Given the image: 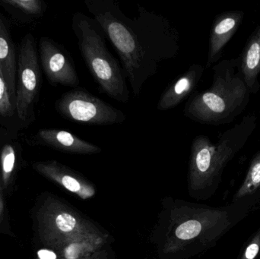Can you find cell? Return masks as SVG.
<instances>
[{
  "instance_id": "1",
  "label": "cell",
  "mask_w": 260,
  "mask_h": 259,
  "mask_svg": "<svg viewBox=\"0 0 260 259\" xmlns=\"http://www.w3.org/2000/svg\"><path fill=\"white\" fill-rule=\"evenodd\" d=\"M85 7L102 27L120 58L136 97L164 61L180 49V33L162 15L138 6L137 16H127L115 0H85Z\"/></svg>"
},
{
  "instance_id": "2",
  "label": "cell",
  "mask_w": 260,
  "mask_h": 259,
  "mask_svg": "<svg viewBox=\"0 0 260 259\" xmlns=\"http://www.w3.org/2000/svg\"><path fill=\"white\" fill-rule=\"evenodd\" d=\"M212 70L210 88L189 97L183 114L201 124H229L244 112L251 93L241 76L238 61H220Z\"/></svg>"
},
{
  "instance_id": "3",
  "label": "cell",
  "mask_w": 260,
  "mask_h": 259,
  "mask_svg": "<svg viewBox=\"0 0 260 259\" xmlns=\"http://www.w3.org/2000/svg\"><path fill=\"white\" fill-rule=\"evenodd\" d=\"M72 27L79 50L101 93L126 103L129 91L120 62L107 46L105 33L94 18L78 12L73 15Z\"/></svg>"
},
{
  "instance_id": "4",
  "label": "cell",
  "mask_w": 260,
  "mask_h": 259,
  "mask_svg": "<svg viewBox=\"0 0 260 259\" xmlns=\"http://www.w3.org/2000/svg\"><path fill=\"white\" fill-rule=\"evenodd\" d=\"M257 118L245 116L239 123L218 135L215 142L197 135L191 144L190 170L194 181L202 187L218 183L224 168L245 146L254 132Z\"/></svg>"
},
{
  "instance_id": "5",
  "label": "cell",
  "mask_w": 260,
  "mask_h": 259,
  "mask_svg": "<svg viewBox=\"0 0 260 259\" xmlns=\"http://www.w3.org/2000/svg\"><path fill=\"white\" fill-rule=\"evenodd\" d=\"M55 107L66 120L88 126L122 124L126 119L120 109L81 87L62 94L56 100Z\"/></svg>"
},
{
  "instance_id": "6",
  "label": "cell",
  "mask_w": 260,
  "mask_h": 259,
  "mask_svg": "<svg viewBox=\"0 0 260 259\" xmlns=\"http://www.w3.org/2000/svg\"><path fill=\"white\" fill-rule=\"evenodd\" d=\"M17 75L15 109L18 118L25 121L30 117L41 83L38 54L31 34L26 35L21 42Z\"/></svg>"
},
{
  "instance_id": "7",
  "label": "cell",
  "mask_w": 260,
  "mask_h": 259,
  "mask_svg": "<svg viewBox=\"0 0 260 259\" xmlns=\"http://www.w3.org/2000/svg\"><path fill=\"white\" fill-rule=\"evenodd\" d=\"M43 70L50 85L78 88L80 84L73 58L62 46L48 38H42L39 44Z\"/></svg>"
},
{
  "instance_id": "8",
  "label": "cell",
  "mask_w": 260,
  "mask_h": 259,
  "mask_svg": "<svg viewBox=\"0 0 260 259\" xmlns=\"http://www.w3.org/2000/svg\"><path fill=\"white\" fill-rule=\"evenodd\" d=\"M244 17L242 11H230L223 12L215 18L211 28L206 68L218 63L224 47L238 31Z\"/></svg>"
},
{
  "instance_id": "9",
  "label": "cell",
  "mask_w": 260,
  "mask_h": 259,
  "mask_svg": "<svg viewBox=\"0 0 260 259\" xmlns=\"http://www.w3.org/2000/svg\"><path fill=\"white\" fill-rule=\"evenodd\" d=\"M204 70L205 67L200 64L191 65L162 93L157 101V110L174 109L191 95L201 81Z\"/></svg>"
},
{
  "instance_id": "10",
  "label": "cell",
  "mask_w": 260,
  "mask_h": 259,
  "mask_svg": "<svg viewBox=\"0 0 260 259\" xmlns=\"http://www.w3.org/2000/svg\"><path fill=\"white\" fill-rule=\"evenodd\" d=\"M38 138L41 143L69 153L92 155L102 152V149L96 144L60 129H41L38 132Z\"/></svg>"
},
{
  "instance_id": "11",
  "label": "cell",
  "mask_w": 260,
  "mask_h": 259,
  "mask_svg": "<svg viewBox=\"0 0 260 259\" xmlns=\"http://www.w3.org/2000/svg\"><path fill=\"white\" fill-rule=\"evenodd\" d=\"M239 68L246 85L251 94L259 91L260 75V26L250 35L241 56Z\"/></svg>"
},
{
  "instance_id": "12",
  "label": "cell",
  "mask_w": 260,
  "mask_h": 259,
  "mask_svg": "<svg viewBox=\"0 0 260 259\" xmlns=\"http://www.w3.org/2000/svg\"><path fill=\"white\" fill-rule=\"evenodd\" d=\"M0 70L15 102L16 98L17 63L15 48L6 23L0 15Z\"/></svg>"
},
{
  "instance_id": "13",
  "label": "cell",
  "mask_w": 260,
  "mask_h": 259,
  "mask_svg": "<svg viewBox=\"0 0 260 259\" xmlns=\"http://www.w3.org/2000/svg\"><path fill=\"white\" fill-rule=\"evenodd\" d=\"M260 188V152L253 158L244 182L235 193L232 203L241 202Z\"/></svg>"
},
{
  "instance_id": "14",
  "label": "cell",
  "mask_w": 260,
  "mask_h": 259,
  "mask_svg": "<svg viewBox=\"0 0 260 259\" xmlns=\"http://www.w3.org/2000/svg\"><path fill=\"white\" fill-rule=\"evenodd\" d=\"M2 3L29 15H41L44 9V3L40 0H4Z\"/></svg>"
},
{
  "instance_id": "15",
  "label": "cell",
  "mask_w": 260,
  "mask_h": 259,
  "mask_svg": "<svg viewBox=\"0 0 260 259\" xmlns=\"http://www.w3.org/2000/svg\"><path fill=\"white\" fill-rule=\"evenodd\" d=\"M15 103L8 89V85L0 70V115L9 117L13 115Z\"/></svg>"
},
{
  "instance_id": "16",
  "label": "cell",
  "mask_w": 260,
  "mask_h": 259,
  "mask_svg": "<svg viewBox=\"0 0 260 259\" xmlns=\"http://www.w3.org/2000/svg\"><path fill=\"white\" fill-rule=\"evenodd\" d=\"M260 252V229L252 237L240 259H256Z\"/></svg>"
},
{
  "instance_id": "17",
  "label": "cell",
  "mask_w": 260,
  "mask_h": 259,
  "mask_svg": "<svg viewBox=\"0 0 260 259\" xmlns=\"http://www.w3.org/2000/svg\"><path fill=\"white\" fill-rule=\"evenodd\" d=\"M76 218L71 214L63 213L59 214L56 219V225L58 229L60 230L62 232L69 233L73 231L76 228Z\"/></svg>"
},
{
  "instance_id": "18",
  "label": "cell",
  "mask_w": 260,
  "mask_h": 259,
  "mask_svg": "<svg viewBox=\"0 0 260 259\" xmlns=\"http://www.w3.org/2000/svg\"><path fill=\"white\" fill-rule=\"evenodd\" d=\"M61 182L62 185L69 191L73 193H77L80 191L81 184L76 178L73 177L71 175L65 174L61 178Z\"/></svg>"
},
{
  "instance_id": "19",
  "label": "cell",
  "mask_w": 260,
  "mask_h": 259,
  "mask_svg": "<svg viewBox=\"0 0 260 259\" xmlns=\"http://www.w3.org/2000/svg\"><path fill=\"white\" fill-rule=\"evenodd\" d=\"M81 246L77 243L70 245L66 249L65 256L69 259H76L79 257L80 253Z\"/></svg>"
},
{
  "instance_id": "20",
  "label": "cell",
  "mask_w": 260,
  "mask_h": 259,
  "mask_svg": "<svg viewBox=\"0 0 260 259\" xmlns=\"http://www.w3.org/2000/svg\"><path fill=\"white\" fill-rule=\"evenodd\" d=\"M38 257L40 259H56V255L53 251L47 249H41L38 251Z\"/></svg>"
}]
</instances>
